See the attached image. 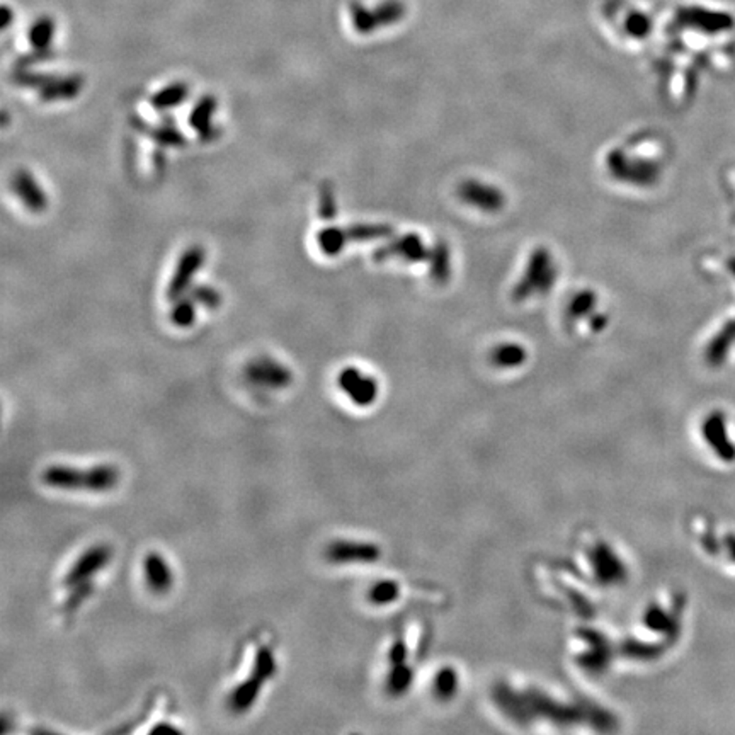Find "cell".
Masks as SVG:
<instances>
[{"label": "cell", "mask_w": 735, "mask_h": 735, "mask_svg": "<svg viewBox=\"0 0 735 735\" xmlns=\"http://www.w3.org/2000/svg\"><path fill=\"white\" fill-rule=\"evenodd\" d=\"M247 375H249L252 383L265 388H285L291 383L290 370L280 363L268 360V358L252 363L247 370Z\"/></svg>", "instance_id": "8992f818"}, {"label": "cell", "mask_w": 735, "mask_h": 735, "mask_svg": "<svg viewBox=\"0 0 735 735\" xmlns=\"http://www.w3.org/2000/svg\"><path fill=\"white\" fill-rule=\"evenodd\" d=\"M143 572L147 586L155 594H167L174 586V575L161 553L148 552L143 559Z\"/></svg>", "instance_id": "52a82bcc"}, {"label": "cell", "mask_w": 735, "mask_h": 735, "mask_svg": "<svg viewBox=\"0 0 735 735\" xmlns=\"http://www.w3.org/2000/svg\"><path fill=\"white\" fill-rule=\"evenodd\" d=\"M113 559V550L108 544H94L74 562L64 577V587L69 591L81 584L92 582V577L101 572Z\"/></svg>", "instance_id": "3957f363"}, {"label": "cell", "mask_w": 735, "mask_h": 735, "mask_svg": "<svg viewBox=\"0 0 735 735\" xmlns=\"http://www.w3.org/2000/svg\"><path fill=\"white\" fill-rule=\"evenodd\" d=\"M338 382L343 392L360 407L371 405L378 395V385L375 380L371 376L363 375L356 368H346V370L340 371Z\"/></svg>", "instance_id": "5b68a950"}, {"label": "cell", "mask_w": 735, "mask_h": 735, "mask_svg": "<svg viewBox=\"0 0 735 735\" xmlns=\"http://www.w3.org/2000/svg\"><path fill=\"white\" fill-rule=\"evenodd\" d=\"M186 96V87L181 86V83H176V86H171L166 91H162L158 94L157 99H155V104L157 106H172L179 104L181 101L184 99Z\"/></svg>", "instance_id": "9a60e30c"}, {"label": "cell", "mask_w": 735, "mask_h": 735, "mask_svg": "<svg viewBox=\"0 0 735 735\" xmlns=\"http://www.w3.org/2000/svg\"><path fill=\"white\" fill-rule=\"evenodd\" d=\"M167 730H169V732H179V729L177 727H172V725H163V724L153 727L152 732H167Z\"/></svg>", "instance_id": "ac0fdd59"}, {"label": "cell", "mask_w": 735, "mask_h": 735, "mask_svg": "<svg viewBox=\"0 0 735 735\" xmlns=\"http://www.w3.org/2000/svg\"><path fill=\"white\" fill-rule=\"evenodd\" d=\"M703 432H705L706 441L710 442L711 448L716 455L720 456L725 462H734L735 460V448L732 442L729 441L727 431H725V422L724 417L719 414L711 415L710 419H706L705 426H703Z\"/></svg>", "instance_id": "ba28073f"}, {"label": "cell", "mask_w": 735, "mask_h": 735, "mask_svg": "<svg viewBox=\"0 0 735 735\" xmlns=\"http://www.w3.org/2000/svg\"><path fill=\"white\" fill-rule=\"evenodd\" d=\"M41 480L53 489L109 492L119 484V470L114 465H97L91 468L53 465L43 472Z\"/></svg>", "instance_id": "6da1fadb"}, {"label": "cell", "mask_w": 735, "mask_h": 735, "mask_svg": "<svg viewBox=\"0 0 735 735\" xmlns=\"http://www.w3.org/2000/svg\"><path fill=\"white\" fill-rule=\"evenodd\" d=\"M725 547L729 548L730 559L735 562V537H727V538H725Z\"/></svg>", "instance_id": "e0dca14e"}, {"label": "cell", "mask_w": 735, "mask_h": 735, "mask_svg": "<svg viewBox=\"0 0 735 735\" xmlns=\"http://www.w3.org/2000/svg\"><path fill=\"white\" fill-rule=\"evenodd\" d=\"M2 12H4V16H2V26H4V28H7L9 22H11V19H12V12L9 11V7H4V9H2Z\"/></svg>", "instance_id": "d6986e66"}, {"label": "cell", "mask_w": 735, "mask_h": 735, "mask_svg": "<svg viewBox=\"0 0 735 735\" xmlns=\"http://www.w3.org/2000/svg\"><path fill=\"white\" fill-rule=\"evenodd\" d=\"M53 31H55V24H53V21L50 19V17L44 16V17H41V19H38L29 31L31 44H33L34 48H38V50H44V48H48V44H50L51 38H53Z\"/></svg>", "instance_id": "8fae6325"}, {"label": "cell", "mask_w": 735, "mask_h": 735, "mask_svg": "<svg viewBox=\"0 0 735 735\" xmlns=\"http://www.w3.org/2000/svg\"><path fill=\"white\" fill-rule=\"evenodd\" d=\"M380 548L373 543L335 539L325 550V559L330 564H370L378 560Z\"/></svg>", "instance_id": "277c9868"}, {"label": "cell", "mask_w": 735, "mask_h": 735, "mask_svg": "<svg viewBox=\"0 0 735 735\" xmlns=\"http://www.w3.org/2000/svg\"><path fill=\"white\" fill-rule=\"evenodd\" d=\"M92 591H94V586H92V582L81 584V586H75L72 589H69V596H66L65 606H64L65 613L66 614H72L74 611H77L78 608H81L83 601H86L87 597L92 594Z\"/></svg>", "instance_id": "7c38bea8"}, {"label": "cell", "mask_w": 735, "mask_h": 735, "mask_svg": "<svg viewBox=\"0 0 735 735\" xmlns=\"http://www.w3.org/2000/svg\"><path fill=\"white\" fill-rule=\"evenodd\" d=\"M397 592H398V587L395 582L383 581V582L375 584V587L370 591V599L373 601L375 604H387V603H392V601L395 599Z\"/></svg>", "instance_id": "5bb4252c"}, {"label": "cell", "mask_w": 735, "mask_h": 735, "mask_svg": "<svg viewBox=\"0 0 735 735\" xmlns=\"http://www.w3.org/2000/svg\"><path fill=\"white\" fill-rule=\"evenodd\" d=\"M351 17H353L354 26H356V29L360 31V33H370V31H373L376 28L375 14L371 11H368V9L363 7L361 4H353Z\"/></svg>", "instance_id": "4fadbf2b"}, {"label": "cell", "mask_w": 735, "mask_h": 735, "mask_svg": "<svg viewBox=\"0 0 735 735\" xmlns=\"http://www.w3.org/2000/svg\"><path fill=\"white\" fill-rule=\"evenodd\" d=\"M276 669L278 662L276 657H274L273 649L268 647V645H260V647L255 650L254 664H252V671L249 677L243 679L242 683L230 693V710L237 715L249 711L252 705L255 703V699L259 698V693L260 689L264 688L265 681L271 679V677L276 674Z\"/></svg>", "instance_id": "7a4b0ae2"}, {"label": "cell", "mask_w": 735, "mask_h": 735, "mask_svg": "<svg viewBox=\"0 0 735 735\" xmlns=\"http://www.w3.org/2000/svg\"><path fill=\"white\" fill-rule=\"evenodd\" d=\"M16 186H17V193L21 194V198L24 199V201L28 203L33 210H41V208L44 206V198H43V194L38 191L36 186H34L31 176H26V174L17 176Z\"/></svg>", "instance_id": "30bf717a"}, {"label": "cell", "mask_w": 735, "mask_h": 735, "mask_svg": "<svg viewBox=\"0 0 735 735\" xmlns=\"http://www.w3.org/2000/svg\"><path fill=\"white\" fill-rule=\"evenodd\" d=\"M201 264V252L199 250H191L189 252L188 255L183 259V263H181V268H179V273L176 274L174 281H172V286H171V293L176 295V293H181V291L184 290V285L188 283L189 278L193 276V273L196 271L198 265Z\"/></svg>", "instance_id": "9c48e42d"}, {"label": "cell", "mask_w": 735, "mask_h": 735, "mask_svg": "<svg viewBox=\"0 0 735 735\" xmlns=\"http://www.w3.org/2000/svg\"><path fill=\"white\" fill-rule=\"evenodd\" d=\"M193 318H194L193 308H189L188 305H181V307L174 312V322H176V324L183 325V327L188 325V324H191Z\"/></svg>", "instance_id": "2e32d148"}]
</instances>
